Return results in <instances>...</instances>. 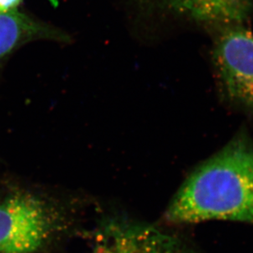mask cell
Here are the masks:
<instances>
[{
	"mask_svg": "<svg viewBox=\"0 0 253 253\" xmlns=\"http://www.w3.org/2000/svg\"><path fill=\"white\" fill-rule=\"evenodd\" d=\"M118 225L125 253H192L177 239L152 227Z\"/></svg>",
	"mask_w": 253,
	"mask_h": 253,
	"instance_id": "cell-4",
	"label": "cell"
},
{
	"mask_svg": "<svg viewBox=\"0 0 253 253\" xmlns=\"http://www.w3.org/2000/svg\"><path fill=\"white\" fill-rule=\"evenodd\" d=\"M59 35L42 27L17 9L0 14V61L23 42L36 38H56Z\"/></svg>",
	"mask_w": 253,
	"mask_h": 253,
	"instance_id": "cell-6",
	"label": "cell"
},
{
	"mask_svg": "<svg viewBox=\"0 0 253 253\" xmlns=\"http://www.w3.org/2000/svg\"><path fill=\"white\" fill-rule=\"evenodd\" d=\"M171 224L231 220L253 224V145L234 139L190 174L166 213Z\"/></svg>",
	"mask_w": 253,
	"mask_h": 253,
	"instance_id": "cell-1",
	"label": "cell"
},
{
	"mask_svg": "<svg viewBox=\"0 0 253 253\" xmlns=\"http://www.w3.org/2000/svg\"><path fill=\"white\" fill-rule=\"evenodd\" d=\"M90 253H125L118 224H112Z\"/></svg>",
	"mask_w": 253,
	"mask_h": 253,
	"instance_id": "cell-7",
	"label": "cell"
},
{
	"mask_svg": "<svg viewBox=\"0 0 253 253\" xmlns=\"http://www.w3.org/2000/svg\"><path fill=\"white\" fill-rule=\"evenodd\" d=\"M194 19L215 23L239 22L246 17L249 0H169Z\"/></svg>",
	"mask_w": 253,
	"mask_h": 253,
	"instance_id": "cell-5",
	"label": "cell"
},
{
	"mask_svg": "<svg viewBox=\"0 0 253 253\" xmlns=\"http://www.w3.org/2000/svg\"><path fill=\"white\" fill-rule=\"evenodd\" d=\"M214 61L225 95L253 107V35L244 29L225 32L217 43Z\"/></svg>",
	"mask_w": 253,
	"mask_h": 253,
	"instance_id": "cell-3",
	"label": "cell"
},
{
	"mask_svg": "<svg viewBox=\"0 0 253 253\" xmlns=\"http://www.w3.org/2000/svg\"><path fill=\"white\" fill-rule=\"evenodd\" d=\"M56 216L46 202L18 192L0 202V253H34L54 232Z\"/></svg>",
	"mask_w": 253,
	"mask_h": 253,
	"instance_id": "cell-2",
	"label": "cell"
},
{
	"mask_svg": "<svg viewBox=\"0 0 253 253\" xmlns=\"http://www.w3.org/2000/svg\"><path fill=\"white\" fill-rule=\"evenodd\" d=\"M22 0H0V14L17 9Z\"/></svg>",
	"mask_w": 253,
	"mask_h": 253,
	"instance_id": "cell-8",
	"label": "cell"
}]
</instances>
